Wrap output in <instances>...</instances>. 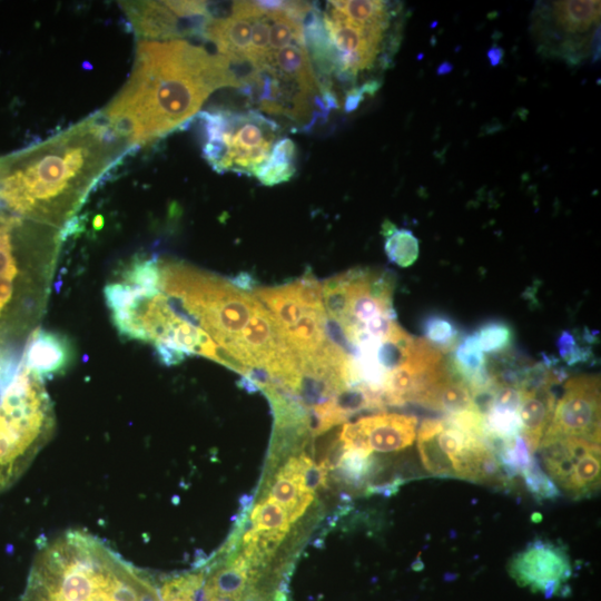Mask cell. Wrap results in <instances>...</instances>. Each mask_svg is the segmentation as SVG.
Returning <instances> with one entry per match:
<instances>
[{"label": "cell", "instance_id": "obj_1", "mask_svg": "<svg viewBox=\"0 0 601 601\" xmlns=\"http://www.w3.org/2000/svg\"><path fill=\"white\" fill-rule=\"evenodd\" d=\"M131 150L99 112L0 156V209L62 231L93 187Z\"/></svg>", "mask_w": 601, "mask_h": 601}, {"label": "cell", "instance_id": "obj_2", "mask_svg": "<svg viewBox=\"0 0 601 601\" xmlns=\"http://www.w3.org/2000/svg\"><path fill=\"white\" fill-rule=\"evenodd\" d=\"M227 86L239 81L226 57L187 40H139L128 80L99 114L132 149L181 127Z\"/></svg>", "mask_w": 601, "mask_h": 601}, {"label": "cell", "instance_id": "obj_3", "mask_svg": "<svg viewBox=\"0 0 601 601\" xmlns=\"http://www.w3.org/2000/svg\"><path fill=\"white\" fill-rule=\"evenodd\" d=\"M62 231L0 209V341L26 345L40 321Z\"/></svg>", "mask_w": 601, "mask_h": 601}, {"label": "cell", "instance_id": "obj_4", "mask_svg": "<svg viewBox=\"0 0 601 601\" xmlns=\"http://www.w3.org/2000/svg\"><path fill=\"white\" fill-rule=\"evenodd\" d=\"M19 349L0 342V493L28 469L56 425L45 381L28 368Z\"/></svg>", "mask_w": 601, "mask_h": 601}, {"label": "cell", "instance_id": "obj_5", "mask_svg": "<svg viewBox=\"0 0 601 601\" xmlns=\"http://www.w3.org/2000/svg\"><path fill=\"white\" fill-rule=\"evenodd\" d=\"M168 294L178 315L206 333L229 357L259 304L253 294L190 265L177 272Z\"/></svg>", "mask_w": 601, "mask_h": 601}, {"label": "cell", "instance_id": "obj_6", "mask_svg": "<svg viewBox=\"0 0 601 601\" xmlns=\"http://www.w3.org/2000/svg\"><path fill=\"white\" fill-rule=\"evenodd\" d=\"M203 157L224 174L253 175L269 156L279 126L262 112L249 110H206L198 112Z\"/></svg>", "mask_w": 601, "mask_h": 601}, {"label": "cell", "instance_id": "obj_7", "mask_svg": "<svg viewBox=\"0 0 601 601\" xmlns=\"http://www.w3.org/2000/svg\"><path fill=\"white\" fill-rule=\"evenodd\" d=\"M543 435L574 436L600 444L598 377L583 375L565 382Z\"/></svg>", "mask_w": 601, "mask_h": 601}, {"label": "cell", "instance_id": "obj_8", "mask_svg": "<svg viewBox=\"0 0 601 601\" xmlns=\"http://www.w3.org/2000/svg\"><path fill=\"white\" fill-rule=\"evenodd\" d=\"M323 21L335 51L336 70L356 75L372 67L383 40L384 28L361 24L346 18L327 3Z\"/></svg>", "mask_w": 601, "mask_h": 601}, {"label": "cell", "instance_id": "obj_9", "mask_svg": "<svg viewBox=\"0 0 601 601\" xmlns=\"http://www.w3.org/2000/svg\"><path fill=\"white\" fill-rule=\"evenodd\" d=\"M417 418L412 415L382 413L361 417L343 425L338 442L343 449L395 452L410 446L416 436Z\"/></svg>", "mask_w": 601, "mask_h": 601}, {"label": "cell", "instance_id": "obj_10", "mask_svg": "<svg viewBox=\"0 0 601 601\" xmlns=\"http://www.w3.org/2000/svg\"><path fill=\"white\" fill-rule=\"evenodd\" d=\"M509 573L520 587L552 597L560 594L570 579L571 564L561 548L536 541L512 559Z\"/></svg>", "mask_w": 601, "mask_h": 601}, {"label": "cell", "instance_id": "obj_11", "mask_svg": "<svg viewBox=\"0 0 601 601\" xmlns=\"http://www.w3.org/2000/svg\"><path fill=\"white\" fill-rule=\"evenodd\" d=\"M119 6L139 40L169 41L191 36L203 37L211 17L181 18L168 1H121Z\"/></svg>", "mask_w": 601, "mask_h": 601}, {"label": "cell", "instance_id": "obj_12", "mask_svg": "<svg viewBox=\"0 0 601 601\" xmlns=\"http://www.w3.org/2000/svg\"><path fill=\"white\" fill-rule=\"evenodd\" d=\"M73 356L67 336L40 327L30 334L22 353L28 368L43 381L65 373L73 362Z\"/></svg>", "mask_w": 601, "mask_h": 601}, {"label": "cell", "instance_id": "obj_13", "mask_svg": "<svg viewBox=\"0 0 601 601\" xmlns=\"http://www.w3.org/2000/svg\"><path fill=\"white\" fill-rule=\"evenodd\" d=\"M255 17L247 18L233 12L228 17L211 16L201 38L210 41L218 50V55L226 57L230 62H248Z\"/></svg>", "mask_w": 601, "mask_h": 601}, {"label": "cell", "instance_id": "obj_14", "mask_svg": "<svg viewBox=\"0 0 601 601\" xmlns=\"http://www.w3.org/2000/svg\"><path fill=\"white\" fill-rule=\"evenodd\" d=\"M520 392L521 406L519 416L521 421V434L530 451L534 454L550 424L555 397L552 388L520 390Z\"/></svg>", "mask_w": 601, "mask_h": 601}, {"label": "cell", "instance_id": "obj_15", "mask_svg": "<svg viewBox=\"0 0 601 601\" xmlns=\"http://www.w3.org/2000/svg\"><path fill=\"white\" fill-rule=\"evenodd\" d=\"M250 565L252 563L246 558L239 555L228 565L213 572L203 584V592L220 599L242 601L247 587L254 580Z\"/></svg>", "mask_w": 601, "mask_h": 601}, {"label": "cell", "instance_id": "obj_16", "mask_svg": "<svg viewBox=\"0 0 601 601\" xmlns=\"http://www.w3.org/2000/svg\"><path fill=\"white\" fill-rule=\"evenodd\" d=\"M325 318V312L306 309L293 326L283 331L287 344L299 359L313 356L328 341Z\"/></svg>", "mask_w": 601, "mask_h": 601}, {"label": "cell", "instance_id": "obj_17", "mask_svg": "<svg viewBox=\"0 0 601 601\" xmlns=\"http://www.w3.org/2000/svg\"><path fill=\"white\" fill-rule=\"evenodd\" d=\"M253 290V295L265 305L283 331L293 326L306 311L297 300L290 283Z\"/></svg>", "mask_w": 601, "mask_h": 601}, {"label": "cell", "instance_id": "obj_18", "mask_svg": "<svg viewBox=\"0 0 601 601\" xmlns=\"http://www.w3.org/2000/svg\"><path fill=\"white\" fill-rule=\"evenodd\" d=\"M553 17L565 32H583L600 19V1H554Z\"/></svg>", "mask_w": 601, "mask_h": 601}, {"label": "cell", "instance_id": "obj_19", "mask_svg": "<svg viewBox=\"0 0 601 601\" xmlns=\"http://www.w3.org/2000/svg\"><path fill=\"white\" fill-rule=\"evenodd\" d=\"M269 496L286 511L292 524L298 520L312 504L315 492L300 482L276 476Z\"/></svg>", "mask_w": 601, "mask_h": 601}, {"label": "cell", "instance_id": "obj_20", "mask_svg": "<svg viewBox=\"0 0 601 601\" xmlns=\"http://www.w3.org/2000/svg\"><path fill=\"white\" fill-rule=\"evenodd\" d=\"M423 339L442 354L452 352L462 335L455 321L444 313H427L420 323Z\"/></svg>", "mask_w": 601, "mask_h": 601}, {"label": "cell", "instance_id": "obj_21", "mask_svg": "<svg viewBox=\"0 0 601 601\" xmlns=\"http://www.w3.org/2000/svg\"><path fill=\"white\" fill-rule=\"evenodd\" d=\"M327 3L354 22L380 26L384 29L388 27L390 12L384 1L352 0L328 1Z\"/></svg>", "mask_w": 601, "mask_h": 601}, {"label": "cell", "instance_id": "obj_22", "mask_svg": "<svg viewBox=\"0 0 601 601\" xmlns=\"http://www.w3.org/2000/svg\"><path fill=\"white\" fill-rule=\"evenodd\" d=\"M384 250L391 263L408 267L418 258L420 242L410 229L396 227L386 236Z\"/></svg>", "mask_w": 601, "mask_h": 601}, {"label": "cell", "instance_id": "obj_23", "mask_svg": "<svg viewBox=\"0 0 601 601\" xmlns=\"http://www.w3.org/2000/svg\"><path fill=\"white\" fill-rule=\"evenodd\" d=\"M250 528L286 534L290 522L286 511L270 496L259 501L250 513Z\"/></svg>", "mask_w": 601, "mask_h": 601}, {"label": "cell", "instance_id": "obj_24", "mask_svg": "<svg viewBox=\"0 0 601 601\" xmlns=\"http://www.w3.org/2000/svg\"><path fill=\"white\" fill-rule=\"evenodd\" d=\"M480 347L483 353H504L513 341L511 326L502 319H489L476 331Z\"/></svg>", "mask_w": 601, "mask_h": 601}, {"label": "cell", "instance_id": "obj_25", "mask_svg": "<svg viewBox=\"0 0 601 601\" xmlns=\"http://www.w3.org/2000/svg\"><path fill=\"white\" fill-rule=\"evenodd\" d=\"M204 579L203 572L166 579L160 585L162 601H196Z\"/></svg>", "mask_w": 601, "mask_h": 601}, {"label": "cell", "instance_id": "obj_26", "mask_svg": "<svg viewBox=\"0 0 601 601\" xmlns=\"http://www.w3.org/2000/svg\"><path fill=\"white\" fill-rule=\"evenodd\" d=\"M296 167L294 161L283 160L273 156L257 167L253 175L257 180L265 186H274L288 181L295 174Z\"/></svg>", "mask_w": 601, "mask_h": 601}, {"label": "cell", "instance_id": "obj_27", "mask_svg": "<svg viewBox=\"0 0 601 601\" xmlns=\"http://www.w3.org/2000/svg\"><path fill=\"white\" fill-rule=\"evenodd\" d=\"M525 487L536 499H553L560 495L559 487L553 483L550 476L542 470L538 461L533 460L521 475Z\"/></svg>", "mask_w": 601, "mask_h": 601}, {"label": "cell", "instance_id": "obj_28", "mask_svg": "<svg viewBox=\"0 0 601 601\" xmlns=\"http://www.w3.org/2000/svg\"><path fill=\"white\" fill-rule=\"evenodd\" d=\"M290 284L297 300L305 309L325 312L322 284L312 273L306 272L302 278Z\"/></svg>", "mask_w": 601, "mask_h": 601}, {"label": "cell", "instance_id": "obj_29", "mask_svg": "<svg viewBox=\"0 0 601 601\" xmlns=\"http://www.w3.org/2000/svg\"><path fill=\"white\" fill-rule=\"evenodd\" d=\"M555 346L561 359L569 366L585 363L592 355L591 349L587 345L579 343V336L568 329L560 333L555 341Z\"/></svg>", "mask_w": 601, "mask_h": 601}, {"label": "cell", "instance_id": "obj_30", "mask_svg": "<svg viewBox=\"0 0 601 601\" xmlns=\"http://www.w3.org/2000/svg\"><path fill=\"white\" fill-rule=\"evenodd\" d=\"M364 98H365V95L363 93L359 87H353L348 89L346 92L345 101H344V110L346 112L354 111L355 109H357V107L364 100Z\"/></svg>", "mask_w": 601, "mask_h": 601}, {"label": "cell", "instance_id": "obj_31", "mask_svg": "<svg viewBox=\"0 0 601 601\" xmlns=\"http://www.w3.org/2000/svg\"><path fill=\"white\" fill-rule=\"evenodd\" d=\"M255 279L248 273H240L237 276L230 278V284L240 290L254 289Z\"/></svg>", "mask_w": 601, "mask_h": 601}, {"label": "cell", "instance_id": "obj_32", "mask_svg": "<svg viewBox=\"0 0 601 601\" xmlns=\"http://www.w3.org/2000/svg\"><path fill=\"white\" fill-rule=\"evenodd\" d=\"M504 57V49L499 45H492L486 51V58L492 67H496L501 63Z\"/></svg>", "mask_w": 601, "mask_h": 601}, {"label": "cell", "instance_id": "obj_33", "mask_svg": "<svg viewBox=\"0 0 601 601\" xmlns=\"http://www.w3.org/2000/svg\"><path fill=\"white\" fill-rule=\"evenodd\" d=\"M592 62L600 58V26L595 28L591 39Z\"/></svg>", "mask_w": 601, "mask_h": 601}, {"label": "cell", "instance_id": "obj_34", "mask_svg": "<svg viewBox=\"0 0 601 601\" xmlns=\"http://www.w3.org/2000/svg\"><path fill=\"white\" fill-rule=\"evenodd\" d=\"M382 86L381 80L377 79H370L367 80L363 86H361V90L364 95L373 96Z\"/></svg>", "mask_w": 601, "mask_h": 601}, {"label": "cell", "instance_id": "obj_35", "mask_svg": "<svg viewBox=\"0 0 601 601\" xmlns=\"http://www.w3.org/2000/svg\"><path fill=\"white\" fill-rule=\"evenodd\" d=\"M453 70V65L449 61H443L436 70L439 76L447 75Z\"/></svg>", "mask_w": 601, "mask_h": 601}]
</instances>
